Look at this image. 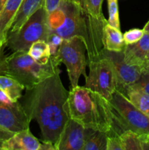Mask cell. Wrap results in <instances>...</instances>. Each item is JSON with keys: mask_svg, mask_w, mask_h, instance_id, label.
<instances>
[{"mask_svg": "<svg viewBox=\"0 0 149 150\" xmlns=\"http://www.w3.org/2000/svg\"><path fill=\"white\" fill-rule=\"evenodd\" d=\"M149 64V51L148 52L147 55H146V57H145V64H144V66L146 65V64ZM143 66V67H144Z\"/></svg>", "mask_w": 149, "mask_h": 150, "instance_id": "obj_32", "label": "cell"}, {"mask_svg": "<svg viewBox=\"0 0 149 150\" xmlns=\"http://www.w3.org/2000/svg\"><path fill=\"white\" fill-rule=\"evenodd\" d=\"M124 95L137 109L149 117V95L142 91L128 88Z\"/></svg>", "mask_w": 149, "mask_h": 150, "instance_id": "obj_19", "label": "cell"}, {"mask_svg": "<svg viewBox=\"0 0 149 150\" xmlns=\"http://www.w3.org/2000/svg\"><path fill=\"white\" fill-rule=\"evenodd\" d=\"M145 32L143 29H132L124 33V39L126 45L132 44L140 40L144 35Z\"/></svg>", "mask_w": 149, "mask_h": 150, "instance_id": "obj_26", "label": "cell"}, {"mask_svg": "<svg viewBox=\"0 0 149 150\" xmlns=\"http://www.w3.org/2000/svg\"><path fill=\"white\" fill-rule=\"evenodd\" d=\"M3 45H0V60H1V51H2V48H3Z\"/></svg>", "mask_w": 149, "mask_h": 150, "instance_id": "obj_36", "label": "cell"}, {"mask_svg": "<svg viewBox=\"0 0 149 150\" xmlns=\"http://www.w3.org/2000/svg\"><path fill=\"white\" fill-rule=\"evenodd\" d=\"M89 73L86 78L85 86L109 101L116 91L118 81L115 67L108 57L102 55L99 59L88 63Z\"/></svg>", "mask_w": 149, "mask_h": 150, "instance_id": "obj_8", "label": "cell"}, {"mask_svg": "<svg viewBox=\"0 0 149 150\" xmlns=\"http://www.w3.org/2000/svg\"><path fill=\"white\" fill-rule=\"evenodd\" d=\"M63 40L64 39L61 36L57 35V34L53 33V32L50 33L49 38H48L47 42H48V46H49L51 57H55V56H56Z\"/></svg>", "mask_w": 149, "mask_h": 150, "instance_id": "obj_25", "label": "cell"}, {"mask_svg": "<svg viewBox=\"0 0 149 150\" xmlns=\"http://www.w3.org/2000/svg\"><path fill=\"white\" fill-rule=\"evenodd\" d=\"M42 6H44V0H22L20 7L10 25L8 33L18 32L25 22Z\"/></svg>", "mask_w": 149, "mask_h": 150, "instance_id": "obj_14", "label": "cell"}, {"mask_svg": "<svg viewBox=\"0 0 149 150\" xmlns=\"http://www.w3.org/2000/svg\"><path fill=\"white\" fill-rule=\"evenodd\" d=\"M22 0H7L0 11V45L4 46L12 21L17 13Z\"/></svg>", "mask_w": 149, "mask_h": 150, "instance_id": "obj_15", "label": "cell"}, {"mask_svg": "<svg viewBox=\"0 0 149 150\" xmlns=\"http://www.w3.org/2000/svg\"><path fill=\"white\" fill-rule=\"evenodd\" d=\"M24 89V86L16 79L5 75H0V89L13 102H17L20 99Z\"/></svg>", "mask_w": 149, "mask_h": 150, "instance_id": "obj_17", "label": "cell"}, {"mask_svg": "<svg viewBox=\"0 0 149 150\" xmlns=\"http://www.w3.org/2000/svg\"><path fill=\"white\" fill-rule=\"evenodd\" d=\"M69 92L60 78V71L26 89L19 101L31 120H36L42 141L55 144L70 119L67 101Z\"/></svg>", "mask_w": 149, "mask_h": 150, "instance_id": "obj_1", "label": "cell"}, {"mask_svg": "<svg viewBox=\"0 0 149 150\" xmlns=\"http://www.w3.org/2000/svg\"><path fill=\"white\" fill-rule=\"evenodd\" d=\"M14 133H15L9 131V130H6V129L0 127V140L7 141V139H10L11 136H13Z\"/></svg>", "mask_w": 149, "mask_h": 150, "instance_id": "obj_29", "label": "cell"}, {"mask_svg": "<svg viewBox=\"0 0 149 150\" xmlns=\"http://www.w3.org/2000/svg\"><path fill=\"white\" fill-rule=\"evenodd\" d=\"M50 33L48 13L42 6L25 22L18 32L7 34L4 46L13 52H28L31 45L36 41L47 42Z\"/></svg>", "mask_w": 149, "mask_h": 150, "instance_id": "obj_5", "label": "cell"}, {"mask_svg": "<svg viewBox=\"0 0 149 150\" xmlns=\"http://www.w3.org/2000/svg\"><path fill=\"white\" fill-rule=\"evenodd\" d=\"M86 48L83 40L79 37L64 39L56 57L60 62L66 66L71 89L78 86L79 79L83 75L87 77L86 67L88 60L86 57Z\"/></svg>", "mask_w": 149, "mask_h": 150, "instance_id": "obj_7", "label": "cell"}, {"mask_svg": "<svg viewBox=\"0 0 149 150\" xmlns=\"http://www.w3.org/2000/svg\"><path fill=\"white\" fill-rule=\"evenodd\" d=\"M143 29L144 30L145 32H146V33H149V21L146 23V24L145 25Z\"/></svg>", "mask_w": 149, "mask_h": 150, "instance_id": "obj_31", "label": "cell"}, {"mask_svg": "<svg viewBox=\"0 0 149 150\" xmlns=\"http://www.w3.org/2000/svg\"><path fill=\"white\" fill-rule=\"evenodd\" d=\"M108 15L109 18L107 20L108 23L112 27L120 30L119 13L117 0H108Z\"/></svg>", "mask_w": 149, "mask_h": 150, "instance_id": "obj_23", "label": "cell"}, {"mask_svg": "<svg viewBox=\"0 0 149 150\" xmlns=\"http://www.w3.org/2000/svg\"><path fill=\"white\" fill-rule=\"evenodd\" d=\"M149 51V33L145 32L143 38L137 42L126 45L124 50V61L127 64L143 67L146 55Z\"/></svg>", "mask_w": 149, "mask_h": 150, "instance_id": "obj_12", "label": "cell"}, {"mask_svg": "<svg viewBox=\"0 0 149 150\" xmlns=\"http://www.w3.org/2000/svg\"><path fill=\"white\" fill-rule=\"evenodd\" d=\"M103 0H76L80 7L86 13L91 15L93 17L101 18L105 16L102 14V5Z\"/></svg>", "mask_w": 149, "mask_h": 150, "instance_id": "obj_22", "label": "cell"}, {"mask_svg": "<svg viewBox=\"0 0 149 150\" xmlns=\"http://www.w3.org/2000/svg\"><path fill=\"white\" fill-rule=\"evenodd\" d=\"M31 121L19 100L0 102V127L17 133L29 128Z\"/></svg>", "mask_w": 149, "mask_h": 150, "instance_id": "obj_10", "label": "cell"}, {"mask_svg": "<svg viewBox=\"0 0 149 150\" xmlns=\"http://www.w3.org/2000/svg\"><path fill=\"white\" fill-rule=\"evenodd\" d=\"M29 55L39 64H46L51 59L49 46L46 41L38 40L34 42L28 51Z\"/></svg>", "mask_w": 149, "mask_h": 150, "instance_id": "obj_20", "label": "cell"}, {"mask_svg": "<svg viewBox=\"0 0 149 150\" xmlns=\"http://www.w3.org/2000/svg\"><path fill=\"white\" fill-rule=\"evenodd\" d=\"M59 60L51 57L46 64H39L34 60L28 52L16 51L1 57L0 75H5L16 79L26 89L33 88L45 79L60 71Z\"/></svg>", "mask_w": 149, "mask_h": 150, "instance_id": "obj_4", "label": "cell"}, {"mask_svg": "<svg viewBox=\"0 0 149 150\" xmlns=\"http://www.w3.org/2000/svg\"><path fill=\"white\" fill-rule=\"evenodd\" d=\"M108 102L119 136L126 130L149 134V117L137 109L125 95L116 90Z\"/></svg>", "mask_w": 149, "mask_h": 150, "instance_id": "obj_6", "label": "cell"}, {"mask_svg": "<svg viewBox=\"0 0 149 150\" xmlns=\"http://www.w3.org/2000/svg\"><path fill=\"white\" fill-rule=\"evenodd\" d=\"M6 1H7V0H0V11H1V9L3 8Z\"/></svg>", "mask_w": 149, "mask_h": 150, "instance_id": "obj_33", "label": "cell"}, {"mask_svg": "<svg viewBox=\"0 0 149 150\" xmlns=\"http://www.w3.org/2000/svg\"><path fill=\"white\" fill-rule=\"evenodd\" d=\"M39 150H56V148L54 145L51 142L42 141Z\"/></svg>", "mask_w": 149, "mask_h": 150, "instance_id": "obj_30", "label": "cell"}, {"mask_svg": "<svg viewBox=\"0 0 149 150\" xmlns=\"http://www.w3.org/2000/svg\"><path fill=\"white\" fill-rule=\"evenodd\" d=\"M108 135L102 131L88 128L83 150H106Z\"/></svg>", "mask_w": 149, "mask_h": 150, "instance_id": "obj_18", "label": "cell"}, {"mask_svg": "<svg viewBox=\"0 0 149 150\" xmlns=\"http://www.w3.org/2000/svg\"><path fill=\"white\" fill-rule=\"evenodd\" d=\"M61 0H44V7L48 13L55 10L58 7Z\"/></svg>", "mask_w": 149, "mask_h": 150, "instance_id": "obj_28", "label": "cell"}, {"mask_svg": "<svg viewBox=\"0 0 149 150\" xmlns=\"http://www.w3.org/2000/svg\"><path fill=\"white\" fill-rule=\"evenodd\" d=\"M4 142H5V141L0 140V150H3V146H4Z\"/></svg>", "mask_w": 149, "mask_h": 150, "instance_id": "obj_35", "label": "cell"}, {"mask_svg": "<svg viewBox=\"0 0 149 150\" xmlns=\"http://www.w3.org/2000/svg\"><path fill=\"white\" fill-rule=\"evenodd\" d=\"M143 71H145V72H148V73H149V64H146V65H145L144 67H143Z\"/></svg>", "mask_w": 149, "mask_h": 150, "instance_id": "obj_34", "label": "cell"}, {"mask_svg": "<svg viewBox=\"0 0 149 150\" xmlns=\"http://www.w3.org/2000/svg\"><path fill=\"white\" fill-rule=\"evenodd\" d=\"M40 144L29 128H27L15 133L5 141L3 150H39Z\"/></svg>", "mask_w": 149, "mask_h": 150, "instance_id": "obj_13", "label": "cell"}, {"mask_svg": "<svg viewBox=\"0 0 149 150\" xmlns=\"http://www.w3.org/2000/svg\"><path fill=\"white\" fill-rule=\"evenodd\" d=\"M128 88L142 91V92L149 95V73L143 70V73H142L141 76L139 78L138 80L134 84L129 86Z\"/></svg>", "mask_w": 149, "mask_h": 150, "instance_id": "obj_24", "label": "cell"}, {"mask_svg": "<svg viewBox=\"0 0 149 150\" xmlns=\"http://www.w3.org/2000/svg\"><path fill=\"white\" fill-rule=\"evenodd\" d=\"M102 55L108 57L112 61L118 81L116 90L124 95L126 89L134 84L140 77L143 70V67L127 64L124 61V51L113 52L104 49Z\"/></svg>", "mask_w": 149, "mask_h": 150, "instance_id": "obj_9", "label": "cell"}, {"mask_svg": "<svg viewBox=\"0 0 149 150\" xmlns=\"http://www.w3.org/2000/svg\"><path fill=\"white\" fill-rule=\"evenodd\" d=\"M67 105L70 118L85 128L102 131L108 136H119L109 102L97 92L85 86L72 88Z\"/></svg>", "mask_w": 149, "mask_h": 150, "instance_id": "obj_3", "label": "cell"}, {"mask_svg": "<svg viewBox=\"0 0 149 150\" xmlns=\"http://www.w3.org/2000/svg\"><path fill=\"white\" fill-rule=\"evenodd\" d=\"M103 44L105 50L113 52L123 51L126 46L121 30L112 27L108 23L104 26Z\"/></svg>", "mask_w": 149, "mask_h": 150, "instance_id": "obj_16", "label": "cell"}, {"mask_svg": "<svg viewBox=\"0 0 149 150\" xmlns=\"http://www.w3.org/2000/svg\"><path fill=\"white\" fill-rule=\"evenodd\" d=\"M88 128L70 118L55 144L56 150H83Z\"/></svg>", "mask_w": 149, "mask_h": 150, "instance_id": "obj_11", "label": "cell"}, {"mask_svg": "<svg viewBox=\"0 0 149 150\" xmlns=\"http://www.w3.org/2000/svg\"><path fill=\"white\" fill-rule=\"evenodd\" d=\"M107 23L105 17H93L71 0H61L58 7L48 13L51 32L57 34L63 39L79 37L83 40L88 63L99 59L105 49L103 30Z\"/></svg>", "mask_w": 149, "mask_h": 150, "instance_id": "obj_2", "label": "cell"}, {"mask_svg": "<svg viewBox=\"0 0 149 150\" xmlns=\"http://www.w3.org/2000/svg\"><path fill=\"white\" fill-rule=\"evenodd\" d=\"M71 1H75L76 0H71Z\"/></svg>", "mask_w": 149, "mask_h": 150, "instance_id": "obj_37", "label": "cell"}, {"mask_svg": "<svg viewBox=\"0 0 149 150\" xmlns=\"http://www.w3.org/2000/svg\"><path fill=\"white\" fill-rule=\"evenodd\" d=\"M123 150H142L139 134L131 131L126 130L120 135Z\"/></svg>", "mask_w": 149, "mask_h": 150, "instance_id": "obj_21", "label": "cell"}, {"mask_svg": "<svg viewBox=\"0 0 149 150\" xmlns=\"http://www.w3.org/2000/svg\"><path fill=\"white\" fill-rule=\"evenodd\" d=\"M106 150H123L119 136H108Z\"/></svg>", "mask_w": 149, "mask_h": 150, "instance_id": "obj_27", "label": "cell"}]
</instances>
